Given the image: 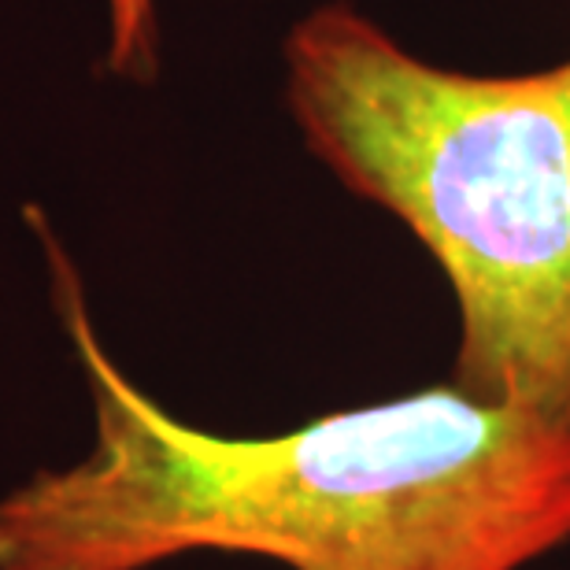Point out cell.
I'll return each mask as SVG.
<instances>
[{"label": "cell", "instance_id": "obj_1", "mask_svg": "<svg viewBox=\"0 0 570 570\" xmlns=\"http://www.w3.org/2000/svg\"><path fill=\"white\" fill-rule=\"evenodd\" d=\"M52 301L94 438L0 493V570H156L256 556L285 570H527L570 544V426L455 382L278 433L186 423L100 341L41 212Z\"/></svg>", "mask_w": 570, "mask_h": 570}, {"label": "cell", "instance_id": "obj_2", "mask_svg": "<svg viewBox=\"0 0 570 570\" xmlns=\"http://www.w3.org/2000/svg\"><path fill=\"white\" fill-rule=\"evenodd\" d=\"M285 97L312 156L441 267L449 382L570 426V56L452 71L330 0L285 38Z\"/></svg>", "mask_w": 570, "mask_h": 570}, {"label": "cell", "instance_id": "obj_3", "mask_svg": "<svg viewBox=\"0 0 570 570\" xmlns=\"http://www.w3.org/2000/svg\"><path fill=\"white\" fill-rule=\"evenodd\" d=\"M108 52L105 67L127 82L148 86L159 71V16L156 0H105Z\"/></svg>", "mask_w": 570, "mask_h": 570}]
</instances>
